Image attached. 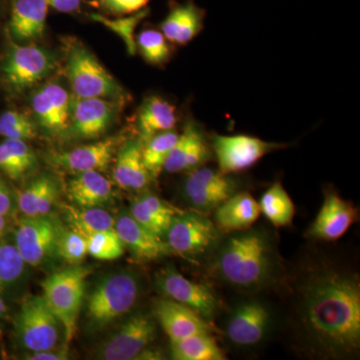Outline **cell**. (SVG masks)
Listing matches in <instances>:
<instances>
[{
    "label": "cell",
    "instance_id": "cell-1",
    "mask_svg": "<svg viewBox=\"0 0 360 360\" xmlns=\"http://www.w3.org/2000/svg\"><path fill=\"white\" fill-rule=\"evenodd\" d=\"M288 328L300 356L352 360L360 355V278L348 262L322 250H309L285 270ZM278 284V285H279Z\"/></svg>",
    "mask_w": 360,
    "mask_h": 360
},
{
    "label": "cell",
    "instance_id": "cell-2",
    "mask_svg": "<svg viewBox=\"0 0 360 360\" xmlns=\"http://www.w3.org/2000/svg\"><path fill=\"white\" fill-rule=\"evenodd\" d=\"M212 252V277L234 290L255 292L274 288L285 274L276 238L264 227L229 232Z\"/></svg>",
    "mask_w": 360,
    "mask_h": 360
},
{
    "label": "cell",
    "instance_id": "cell-3",
    "mask_svg": "<svg viewBox=\"0 0 360 360\" xmlns=\"http://www.w3.org/2000/svg\"><path fill=\"white\" fill-rule=\"evenodd\" d=\"M141 293V283L134 272L120 271L104 277L87 300V319L94 326H106L129 312Z\"/></svg>",
    "mask_w": 360,
    "mask_h": 360
},
{
    "label": "cell",
    "instance_id": "cell-4",
    "mask_svg": "<svg viewBox=\"0 0 360 360\" xmlns=\"http://www.w3.org/2000/svg\"><path fill=\"white\" fill-rule=\"evenodd\" d=\"M89 274L85 267L75 266L52 274L41 283L42 296L60 321L68 343L77 331L84 297L85 279Z\"/></svg>",
    "mask_w": 360,
    "mask_h": 360
},
{
    "label": "cell",
    "instance_id": "cell-5",
    "mask_svg": "<svg viewBox=\"0 0 360 360\" xmlns=\"http://www.w3.org/2000/svg\"><path fill=\"white\" fill-rule=\"evenodd\" d=\"M66 75L77 98L124 99V90L84 45L70 47Z\"/></svg>",
    "mask_w": 360,
    "mask_h": 360
},
{
    "label": "cell",
    "instance_id": "cell-6",
    "mask_svg": "<svg viewBox=\"0 0 360 360\" xmlns=\"http://www.w3.org/2000/svg\"><path fill=\"white\" fill-rule=\"evenodd\" d=\"M165 236L172 252L191 260L205 257L219 240L217 225L200 212L177 213Z\"/></svg>",
    "mask_w": 360,
    "mask_h": 360
},
{
    "label": "cell",
    "instance_id": "cell-7",
    "mask_svg": "<svg viewBox=\"0 0 360 360\" xmlns=\"http://www.w3.org/2000/svg\"><path fill=\"white\" fill-rule=\"evenodd\" d=\"M61 323L44 296H28L21 303L16 333L28 352L53 349L58 345Z\"/></svg>",
    "mask_w": 360,
    "mask_h": 360
},
{
    "label": "cell",
    "instance_id": "cell-8",
    "mask_svg": "<svg viewBox=\"0 0 360 360\" xmlns=\"http://www.w3.org/2000/svg\"><path fill=\"white\" fill-rule=\"evenodd\" d=\"M274 324V314L269 305L257 298H250L232 309L225 324V335L236 347H255L266 340Z\"/></svg>",
    "mask_w": 360,
    "mask_h": 360
},
{
    "label": "cell",
    "instance_id": "cell-9",
    "mask_svg": "<svg viewBox=\"0 0 360 360\" xmlns=\"http://www.w3.org/2000/svg\"><path fill=\"white\" fill-rule=\"evenodd\" d=\"M212 146L219 172L224 174L245 172L265 155L288 146L245 134L214 135Z\"/></svg>",
    "mask_w": 360,
    "mask_h": 360
},
{
    "label": "cell",
    "instance_id": "cell-10",
    "mask_svg": "<svg viewBox=\"0 0 360 360\" xmlns=\"http://www.w3.org/2000/svg\"><path fill=\"white\" fill-rule=\"evenodd\" d=\"M156 336L155 315L139 311L129 317L104 342L98 359L104 360L137 359L149 347Z\"/></svg>",
    "mask_w": 360,
    "mask_h": 360
},
{
    "label": "cell",
    "instance_id": "cell-11",
    "mask_svg": "<svg viewBox=\"0 0 360 360\" xmlns=\"http://www.w3.org/2000/svg\"><path fill=\"white\" fill-rule=\"evenodd\" d=\"M155 284L162 295L193 309L207 322L219 310V300L212 288L189 281L174 265H167L156 274Z\"/></svg>",
    "mask_w": 360,
    "mask_h": 360
},
{
    "label": "cell",
    "instance_id": "cell-12",
    "mask_svg": "<svg viewBox=\"0 0 360 360\" xmlns=\"http://www.w3.org/2000/svg\"><path fill=\"white\" fill-rule=\"evenodd\" d=\"M238 181L231 174H222L210 167H198L189 172L184 182V200L198 212H212L234 193Z\"/></svg>",
    "mask_w": 360,
    "mask_h": 360
},
{
    "label": "cell",
    "instance_id": "cell-13",
    "mask_svg": "<svg viewBox=\"0 0 360 360\" xmlns=\"http://www.w3.org/2000/svg\"><path fill=\"white\" fill-rule=\"evenodd\" d=\"M63 229L51 213L22 217L15 231V246L25 264L35 266L56 252L58 236Z\"/></svg>",
    "mask_w": 360,
    "mask_h": 360
},
{
    "label": "cell",
    "instance_id": "cell-14",
    "mask_svg": "<svg viewBox=\"0 0 360 360\" xmlns=\"http://www.w3.org/2000/svg\"><path fill=\"white\" fill-rule=\"evenodd\" d=\"M56 56L37 45H14L2 65L7 84L15 89L32 86L51 75Z\"/></svg>",
    "mask_w": 360,
    "mask_h": 360
},
{
    "label": "cell",
    "instance_id": "cell-15",
    "mask_svg": "<svg viewBox=\"0 0 360 360\" xmlns=\"http://www.w3.org/2000/svg\"><path fill=\"white\" fill-rule=\"evenodd\" d=\"M356 219V207L333 191H329L326 193L321 210L310 225L307 236L316 240L331 243L342 238Z\"/></svg>",
    "mask_w": 360,
    "mask_h": 360
},
{
    "label": "cell",
    "instance_id": "cell-16",
    "mask_svg": "<svg viewBox=\"0 0 360 360\" xmlns=\"http://www.w3.org/2000/svg\"><path fill=\"white\" fill-rule=\"evenodd\" d=\"M117 106L103 98H77L71 103L68 129L80 139L101 136L112 123Z\"/></svg>",
    "mask_w": 360,
    "mask_h": 360
},
{
    "label": "cell",
    "instance_id": "cell-17",
    "mask_svg": "<svg viewBox=\"0 0 360 360\" xmlns=\"http://www.w3.org/2000/svg\"><path fill=\"white\" fill-rule=\"evenodd\" d=\"M71 103L65 87L56 84L40 87L32 97V108L37 122L51 134L68 129Z\"/></svg>",
    "mask_w": 360,
    "mask_h": 360
},
{
    "label": "cell",
    "instance_id": "cell-18",
    "mask_svg": "<svg viewBox=\"0 0 360 360\" xmlns=\"http://www.w3.org/2000/svg\"><path fill=\"white\" fill-rule=\"evenodd\" d=\"M210 156V146L205 132L196 122H187L170 150L163 169L168 174L191 172L203 165Z\"/></svg>",
    "mask_w": 360,
    "mask_h": 360
},
{
    "label": "cell",
    "instance_id": "cell-19",
    "mask_svg": "<svg viewBox=\"0 0 360 360\" xmlns=\"http://www.w3.org/2000/svg\"><path fill=\"white\" fill-rule=\"evenodd\" d=\"M153 315L170 340L198 333H210V322L186 305L169 298L155 302Z\"/></svg>",
    "mask_w": 360,
    "mask_h": 360
},
{
    "label": "cell",
    "instance_id": "cell-20",
    "mask_svg": "<svg viewBox=\"0 0 360 360\" xmlns=\"http://www.w3.org/2000/svg\"><path fill=\"white\" fill-rule=\"evenodd\" d=\"M205 11L193 0L174 4L160 30L172 44L186 45L195 39L205 27Z\"/></svg>",
    "mask_w": 360,
    "mask_h": 360
},
{
    "label": "cell",
    "instance_id": "cell-21",
    "mask_svg": "<svg viewBox=\"0 0 360 360\" xmlns=\"http://www.w3.org/2000/svg\"><path fill=\"white\" fill-rule=\"evenodd\" d=\"M115 231L139 259L150 262L172 252L167 243L142 226L130 214H122L115 220Z\"/></svg>",
    "mask_w": 360,
    "mask_h": 360
},
{
    "label": "cell",
    "instance_id": "cell-22",
    "mask_svg": "<svg viewBox=\"0 0 360 360\" xmlns=\"http://www.w3.org/2000/svg\"><path fill=\"white\" fill-rule=\"evenodd\" d=\"M117 144V137H110L65 153H56L52 155L51 161L56 167L70 172H98L108 167Z\"/></svg>",
    "mask_w": 360,
    "mask_h": 360
},
{
    "label": "cell",
    "instance_id": "cell-23",
    "mask_svg": "<svg viewBox=\"0 0 360 360\" xmlns=\"http://www.w3.org/2000/svg\"><path fill=\"white\" fill-rule=\"evenodd\" d=\"M49 4L45 0H14L9 32L18 41H30L44 35Z\"/></svg>",
    "mask_w": 360,
    "mask_h": 360
},
{
    "label": "cell",
    "instance_id": "cell-24",
    "mask_svg": "<svg viewBox=\"0 0 360 360\" xmlns=\"http://www.w3.org/2000/svg\"><path fill=\"white\" fill-rule=\"evenodd\" d=\"M259 203L245 191L234 193L215 210L214 219L219 229L227 232L245 231L259 217Z\"/></svg>",
    "mask_w": 360,
    "mask_h": 360
},
{
    "label": "cell",
    "instance_id": "cell-25",
    "mask_svg": "<svg viewBox=\"0 0 360 360\" xmlns=\"http://www.w3.org/2000/svg\"><path fill=\"white\" fill-rule=\"evenodd\" d=\"M115 180L123 189L141 191L148 186L150 179L142 160V141H130L123 146L116 158Z\"/></svg>",
    "mask_w": 360,
    "mask_h": 360
},
{
    "label": "cell",
    "instance_id": "cell-26",
    "mask_svg": "<svg viewBox=\"0 0 360 360\" xmlns=\"http://www.w3.org/2000/svg\"><path fill=\"white\" fill-rule=\"evenodd\" d=\"M179 212L165 200L148 193L134 201L130 215L148 231L162 238L167 234L175 215Z\"/></svg>",
    "mask_w": 360,
    "mask_h": 360
},
{
    "label": "cell",
    "instance_id": "cell-27",
    "mask_svg": "<svg viewBox=\"0 0 360 360\" xmlns=\"http://www.w3.org/2000/svg\"><path fill=\"white\" fill-rule=\"evenodd\" d=\"M176 122V110L172 103L161 97H148L141 104L137 115L141 141L146 142L153 135L174 129Z\"/></svg>",
    "mask_w": 360,
    "mask_h": 360
},
{
    "label": "cell",
    "instance_id": "cell-28",
    "mask_svg": "<svg viewBox=\"0 0 360 360\" xmlns=\"http://www.w3.org/2000/svg\"><path fill=\"white\" fill-rule=\"evenodd\" d=\"M68 195L79 207H98L110 200L112 186L96 170L79 172L70 182Z\"/></svg>",
    "mask_w": 360,
    "mask_h": 360
},
{
    "label": "cell",
    "instance_id": "cell-29",
    "mask_svg": "<svg viewBox=\"0 0 360 360\" xmlns=\"http://www.w3.org/2000/svg\"><path fill=\"white\" fill-rule=\"evenodd\" d=\"M58 196V186L51 175H40L18 194V205L25 217L51 213Z\"/></svg>",
    "mask_w": 360,
    "mask_h": 360
},
{
    "label": "cell",
    "instance_id": "cell-30",
    "mask_svg": "<svg viewBox=\"0 0 360 360\" xmlns=\"http://www.w3.org/2000/svg\"><path fill=\"white\" fill-rule=\"evenodd\" d=\"M37 155L25 141L6 139L0 143V170L18 180L37 167Z\"/></svg>",
    "mask_w": 360,
    "mask_h": 360
},
{
    "label": "cell",
    "instance_id": "cell-31",
    "mask_svg": "<svg viewBox=\"0 0 360 360\" xmlns=\"http://www.w3.org/2000/svg\"><path fill=\"white\" fill-rule=\"evenodd\" d=\"M172 357L176 360H224V352L210 333H198L170 340Z\"/></svg>",
    "mask_w": 360,
    "mask_h": 360
},
{
    "label": "cell",
    "instance_id": "cell-32",
    "mask_svg": "<svg viewBox=\"0 0 360 360\" xmlns=\"http://www.w3.org/2000/svg\"><path fill=\"white\" fill-rule=\"evenodd\" d=\"M260 212L274 227H286L292 224L295 207L290 194L281 182L276 181L262 196Z\"/></svg>",
    "mask_w": 360,
    "mask_h": 360
},
{
    "label": "cell",
    "instance_id": "cell-33",
    "mask_svg": "<svg viewBox=\"0 0 360 360\" xmlns=\"http://www.w3.org/2000/svg\"><path fill=\"white\" fill-rule=\"evenodd\" d=\"M179 135L174 129L167 130L142 142V160L153 179L158 177L162 172L165 160L177 141Z\"/></svg>",
    "mask_w": 360,
    "mask_h": 360
},
{
    "label": "cell",
    "instance_id": "cell-34",
    "mask_svg": "<svg viewBox=\"0 0 360 360\" xmlns=\"http://www.w3.org/2000/svg\"><path fill=\"white\" fill-rule=\"evenodd\" d=\"M68 219L75 231L82 236L94 232L115 231V220L112 217L98 207L75 208L65 206Z\"/></svg>",
    "mask_w": 360,
    "mask_h": 360
},
{
    "label": "cell",
    "instance_id": "cell-35",
    "mask_svg": "<svg viewBox=\"0 0 360 360\" xmlns=\"http://www.w3.org/2000/svg\"><path fill=\"white\" fill-rule=\"evenodd\" d=\"M149 9L148 7L129 14V15L116 16L115 20L108 18L103 13H91L89 18L96 22L105 25L111 32L116 33L123 40L127 46L129 56L136 53V42H135V30L144 18H148Z\"/></svg>",
    "mask_w": 360,
    "mask_h": 360
},
{
    "label": "cell",
    "instance_id": "cell-36",
    "mask_svg": "<svg viewBox=\"0 0 360 360\" xmlns=\"http://www.w3.org/2000/svg\"><path fill=\"white\" fill-rule=\"evenodd\" d=\"M136 49L149 65H165L169 59L170 47L162 32L155 30H144L135 37Z\"/></svg>",
    "mask_w": 360,
    "mask_h": 360
},
{
    "label": "cell",
    "instance_id": "cell-37",
    "mask_svg": "<svg viewBox=\"0 0 360 360\" xmlns=\"http://www.w3.org/2000/svg\"><path fill=\"white\" fill-rule=\"evenodd\" d=\"M87 252L96 259L115 260L124 253V245L115 231H98L84 236Z\"/></svg>",
    "mask_w": 360,
    "mask_h": 360
},
{
    "label": "cell",
    "instance_id": "cell-38",
    "mask_svg": "<svg viewBox=\"0 0 360 360\" xmlns=\"http://www.w3.org/2000/svg\"><path fill=\"white\" fill-rule=\"evenodd\" d=\"M25 265V262L15 245L0 241V290L18 281Z\"/></svg>",
    "mask_w": 360,
    "mask_h": 360
},
{
    "label": "cell",
    "instance_id": "cell-39",
    "mask_svg": "<svg viewBox=\"0 0 360 360\" xmlns=\"http://www.w3.org/2000/svg\"><path fill=\"white\" fill-rule=\"evenodd\" d=\"M0 135L6 139L30 141L37 136V129L30 117L16 110L0 115Z\"/></svg>",
    "mask_w": 360,
    "mask_h": 360
},
{
    "label": "cell",
    "instance_id": "cell-40",
    "mask_svg": "<svg viewBox=\"0 0 360 360\" xmlns=\"http://www.w3.org/2000/svg\"><path fill=\"white\" fill-rule=\"evenodd\" d=\"M56 252L68 264L75 265L80 264L89 255L86 238L75 229L72 231L63 229L58 236Z\"/></svg>",
    "mask_w": 360,
    "mask_h": 360
},
{
    "label": "cell",
    "instance_id": "cell-41",
    "mask_svg": "<svg viewBox=\"0 0 360 360\" xmlns=\"http://www.w3.org/2000/svg\"><path fill=\"white\" fill-rule=\"evenodd\" d=\"M150 0H89V4L99 13L111 16H124L146 8Z\"/></svg>",
    "mask_w": 360,
    "mask_h": 360
},
{
    "label": "cell",
    "instance_id": "cell-42",
    "mask_svg": "<svg viewBox=\"0 0 360 360\" xmlns=\"http://www.w3.org/2000/svg\"><path fill=\"white\" fill-rule=\"evenodd\" d=\"M14 200L8 186L0 179V215L8 217L13 213Z\"/></svg>",
    "mask_w": 360,
    "mask_h": 360
},
{
    "label": "cell",
    "instance_id": "cell-43",
    "mask_svg": "<svg viewBox=\"0 0 360 360\" xmlns=\"http://www.w3.org/2000/svg\"><path fill=\"white\" fill-rule=\"evenodd\" d=\"M49 6L63 13H75L82 4V0H45Z\"/></svg>",
    "mask_w": 360,
    "mask_h": 360
},
{
    "label": "cell",
    "instance_id": "cell-44",
    "mask_svg": "<svg viewBox=\"0 0 360 360\" xmlns=\"http://www.w3.org/2000/svg\"><path fill=\"white\" fill-rule=\"evenodd\" d=\"M53 349L41 350V352H33L26 355V359L30 360H63L68 359V354L65 350L54 352Z\"/></svg>",
    "mask_w": 360,
    "mask_h": 360
},
{
    "label": "cell",
    "instance_id": "cell-45",
    "mask_svg": "<svg viewBox=\"0 0 360 360\" xmlns=\"http://www.w3.org/2000/svg\"><path fill=\"white\" fill-rule=\"evenodd\" d=\"M7 224H8V217L0 215V238H1L4 232L6 231Z\"/></svg>",
    "mask_w": 360,
    "mask_h": 360
},
{
    "label": "cell",
    "instance_id": "cell-46",
    "mask_svg": "<svg viewBox=\"0 0 360 360\" xmlns=\"http://www.w3.org/2000/svg\"><path fill=\"white\" fill-rule=\"evenodd\" d=\"M7 312V307L4 300H2L1 296H0V319L4 317Z\"/></svg>",
    "mask_w": 360,
    "mask_h": 360
}]
</instances>
